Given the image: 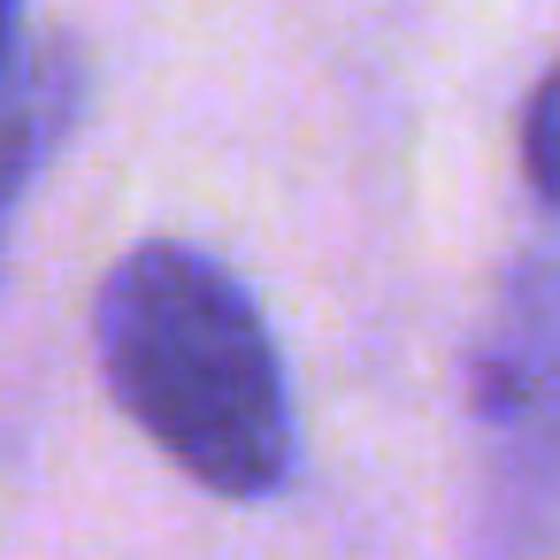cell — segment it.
<instances>
[{"label": "cell", "mask_w": 560, "mask_h": 560, "mask_svg": "<svg viewBox=\"0 0 560 560\" xmlns=\"http://www.w3.org/2000/svg\"><path fill=\"white\" fill-rule=\"evenodd\" d=\"M108 399L215 499H269L300 460L292 376L261 300L192 238L131 246L93 292Z\"/></svg>", "instance_id": "obj_1"}, {"label": "cell", "mask_w": 560, "mask_h": 560, "mask_svg": "<svg viewBox=\"0 0 560 560\" xmlns=\"http://www.w3.org/2000/svg\"><path fill=\"white\" fill-rule=\"evenodd\" d=\"M560 307H552V254L529 246L506 261L491 315L468 353V407L483 438V483L499 499V545L537 560L552 522V353H560Z\"/></svg>", "instance_id": "obj_2"}, {"label": "cell", "mask_w": 560, "mask_h": 560, "mask_svg": "<svg viewBox=\"0 0 560 560\" xmlns=\"http://www.w3.org/2000/svg\"><path fill=\"white\" fill-rule=\"evenodd\" d=\"M78 116H85V55L70 39H55L47 55H32L24 78H9V101H0V238H9L24 185L55 162V147L78 131Z\"/></svg>", "instance_id": "obj_3"}, {"label": "cell", "mask_w": 560, "mask_h": 560, "mask_svg": "<svg viewBox=\"0 0 560 560\" xmlns=\"http://www.w3.org/2000/svg\"><path fill=\"white\" fill-rule=\"evenodd\" d=\"M552 78H537L529 85V101H522V192L537 200V208H552V192H560V170H552Z\"/></svg>", "instance_id": "obj_4"}, {"label": "cell", "mask_w": 560, "mask_h": 560, "mask_svg": "<svg viewBox=\"0 0 560 560\" xmlns=\"http://www.w3.org/2000/svg\"><path fill=\"white\" fill-rule=\"evenodd\" d=\"M16 9L24 0H0V101H9V78H16Z\"/></svg>", "instance_id": "obj_5"}]
</instances>
